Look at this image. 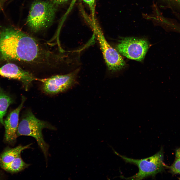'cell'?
I'll return each mask as SVG.
<instances>
[{"label":"cell","mask_w":180,"mask_h":180,"mask_svg":"<svg viewBox=\"0 0 180 180\" xmlns=\"http://www.w3.org/2000/svg\"><path fill=\"white\" fill-rule=\"evenodd\" d=\"M30 164L25 162L21 156L8 163H0V166L4 170L12 173L20 172L28 168Z\"/></svg>","instance_id":"cell-10"},{"label":"cell","mask_w":180,"mask_h":180,"mask_svg":"<svg viewBox=\"0 0 180 180\" xmlns=\"http://www.w3.org/2000/svg\"><path fill=\"white\" fill-rule=\"evenodd\" d=\"M77 0H72L70 8L71 10ZM89 6L91 12L92 20L94 22L96 21L95 18V10L96 0H82Z\"/></svg>","instance_id":"cell-12"},{"label":"cell","mask_w":180,"mask_h":180,"mask_svg":"<svg viewBox=\"0 0 180 180\" xmlns=\"http://www.w3.org/2000/svg\"><path fill=\"white\" fill-rule=\"evenodd\" d=\"M44 128L52 130L55 128L48 122L38 119L31 112L28 111L24 115L18 124L16 135L17 137L24 136L34 138L46 158L48 146L43 137L42 131Z\"/></svg>","instance_id":"cell-3"},{"label":"cell","mask_w":180,"mask_h":180,"mask_svg":"<svg viewBox=\"0 0 180 180\" xmlns=\"http://www.w3.org/2000/svg\"><path fill=\"white\" fill-rule=\"evenodd\" d=\"M166 168L172 174H180V158H176L172 164L170 166H166Z\"/></svg>","instance_id":"cell-13"},{"label":"cell","mask_w":180,"mask_h":180,"mask_svg":"<svg viewBox=\"0 0 180 180\" xmlns=\"http://www.w3.org/2000/svg\"><path fill=\"white\" fill-rule=\"evenodd\" d=\"M12 102L11 98L0 89V122L4 124L3 117Z\"/></svg>","instance_id":"cell-11"},{"label":"cell","mask_w":180,"mask_h":180,"mask_svg":"<svg viewBox=\"0 0 180 180\" xmlns=\"http://www.w3.org/2000/svg\"><path fill=\"white\" fill-rule=\"evenodd\" d=\"M31 144L25 146L19 145L15 148H8L0 154V164L8 163L20 156L23 150L30 148Z\"/></svg>","instance_id":"cell-9"},{"label":"cell","mask_w":180,"mask_h":180,"mask_svg":"<svg viewBox=\"0 0 180 180\" xmlns=\"http://www.w3.org/2000/svg\"><path fill=\"white\" fill-rule=\"evenodd\" d=\"M57 7L50 0L34 1L30 6L26 21L30 29L37 32L50 27L54 21Z\"/></svg>","instance_id":"cell-1"},{"label":"cell","mask_w":180,"mask_h":180,"mask_svg":"<svg viewBox=\"0 0 180 180\" xmlns=\"http://www.w3.org/2000/svg\"><path fill=\"white\" fill-rule=\"evenodd\" d=\"M175 155L176 158H180V148L176 150Z\"/></svg>","instance_id":"cell-15"},{"label":"cell","mask_w":180,"mask_h":180,"mask_svg":"<svg viewBox=\"0 0 180 180\" xmlns=\"http://www.w3.org/2000/svg\"><path fill=\"white\" fill-rule=\"evenodd\" d=\"M90 24L96 36L108 69L116 71L124 68L126 65L125 62L118 52L108 42L97 22H92Z\"/></svg>","instance_id":"cell-4"},{"label":"cell","mask_w":180,"mask_h":180,"mask_svg":"<svg viewBox=\"0 0 180 180\" xmlns=\"http://www.w3.org/2000/svg\"><path fill=\"white\" fill-rule=\"evenodd\" d=\"M78 69L69 74L57 75L44 79L37 78L42 84V88L46 93L54 94L65 91L72 87L76 82Z\"/></svg>","instance_id":"cell-6"},{"label":"cell","mask_w":180,"mask_h":180,"mask_svg":"<svg viewBox=\"0 0 180 180\" xmlns=\"http://www.w3.org/2000/svg\"><path fill=\"white\" fill-rule=\"evenodd\" d=\"M25 100L24 97H22L20 104L8 115L4 122L5 128L4 138L8 143L14 142L17 137L16 132L18 125L19 112Z\"/></svg>","instance_id":"cell-8"},{"label":"cell","mask_w":180,"mask_h":180,"mask_svg":"<svg viewBox=\"0 0 180 180\" xmlns=\"http://www.w3.org/2000/svg\"><path fill=\"white\" fill-rule=\"evenodd\" d=\"M170 0L172 1H173L176 3L180 6V0Z\"/></svg>","instance_id":"cell-16"},{"label":"cell","mask_w":180,"mask_h":180,"mask_svg":"<svg viewBox=\"0 0 180 180\" xmlns=\"http://www.w3.org/2000/svg\"><path fill=\"white\" fill-rule=\"evenodd\" d=\"M114 153L121 158L125 162L137 166L138 172L134 175L127 178L121 176L126 180H141L149 176L154 177L158 174L164 171L166 165L163 162L164 152L162 148L153 156L141 159L128 158L118 153L112 148Z\"/></svg>","instance_id":"cell-2"},{"label":"cell","mask_w":180,"mask_h":180,"mask_svg":"<svg viewBox=\"0 0 180 180\" xmlns=\"http://www.w3.org/2000/svg\"><path fill=\"white\" fill-rule=\"evenodd\" d=\"M149 44L144 38L129 37L122 38L116 46L118 51L128 58L140 61L148 50Z\"/></svg>","instance_id":"cell-5"},{"label":"cell","mask_w":180,"mask_h":180,"mask_svg":"<svg viewBox=\"0 0 180 180\" xmlns=\"http://www.w3.org/2000/svg\"><path fill=\"white\" fill-rule=\"evenodd\" d=\"M54 4L57 6L64 4L70 0H50Z\"/></svg>","instance_id":"cell-14"},{"label":"cell","mask_w":180,"mask_h":180,"mask_svg":"<svg viewBox=\"0 0 180 180\" xmlns=\"http://www.w3.org/2000/svg\"><path fill=\"white\" fill-rule=\"evenodd\" d=\"M0 76L20 81L26 90L32 82L37 78L30 72L12 63L6 64L0 68Z\"/></svg>","instance_id":"cell-7"}]
</instances>
